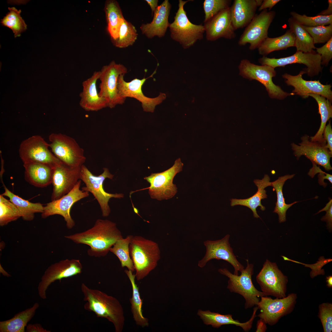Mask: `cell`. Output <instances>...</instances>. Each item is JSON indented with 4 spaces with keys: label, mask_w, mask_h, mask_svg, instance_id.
I'll use <instances>...</instances> for the list:
<instances>
[{
    "label": "cell",
    "mask_w": 332,
    "mask_h": 332,
    "mask_svg": "<svg viewBox=\"0 0 332 332\" xmlns=\"http://www.w3.org/2000/svg\"><path fill=\"white\" fill-rule=\"evenodd\" d=\"M206 38L214 41L221 38L231 39L236 34L231 22L230 7L220 12L205 22Z\"/></svg>",
    "instance_id": "23"
},
{
    "label": "cell",
    "mask_w": 332,
    "mask_h": 332,
    "mask_svg": "<svg viewBox=\"0 0 332 332\" xmlns=\"http://www.w3.org/2000/svg\"><path fill=\"white\" fill-rule=\"evenodd\" d=\"M256 332H265L267 329L266 324L261 318L257 322Z\"/></svg>",
    "instance_id": "52"
},
{
    "label": "cell",
    "mask_w": 332,
    "mask_h": 332,
    "mask_svg": "<svg viewBox=\"0 0 332 332\" xmlns=\"http://www.w3.org/2000/svg\"><path fill=\"white\" fill-rule=\"evenodd\" d=\"M297 298V294L294 293L283 298L274 299L267 296H262L257 305L260 310L257 316L266 324L274 325L282 317L293 311Z\"/></svg>",
    "instance_id": "13"
},
{
    "label": "cell",
    "mask_w": 332,
    "mask_h": 332,
    "mask_svg": "<svg viewBox=\"0 0 332 332\" xmlns=\"http://www.w3.org/2000/svg\"><path fill=\"white\" fill-rule=\"evenodd\" d=\"M326 285L329 288H332V275L326 277Z\"/></svg>",
    "instance_id": "55"
},
{
    "label": "cell",
    "mask_w": 332,
    "mask_h": 332,
    "mask_svg": "<svg viewBox=\"0 0 332 332\" xmlns=\"http://www.w3.org/2000/svg\"><path fill=\"white\" fill-rule=\"evenodd\" d=\"M148 4L149 5L152 10V14L153 15L155 10L158 6V0H145Z\"/></svg>",
    "instance_id": "54"
},
{
    "label": "cell",
    "mask_w": 332,
    "mask_h": 332,
    "mask_svg": "<svg viewBox=\"0 0 332 332\" xmlns=\"http://www.w3.org/2000/svg\"><path fill=\"white\" fill-rule=\"evenodd\" d=\"M246 260L247 266L240 272L239 275L231 273L225 268L219 269L218 271L229 278L227 288L230 291L239 294L243 297L245 300V308L247 309L257 306L259 298L266 296L254 285L252 280L254 265L249 263L248 259Z\"/></svg>",
    "instance_id": "4"
},
{
    "label": "cell",
    "mask_w": 332,
    "mask_h": 332,
    "mask_svg": "<svg viewBox=\"0 0 332 332\" xmlns=\"http://www.w3.org/2000/svg\"><path fill=\"white\" fill-rule=\"evenodd\" d=\"M313 167L311 168L308 173V174L312 177H313L316 174L319 173L318 175L319 178V182L321 184H322L324 182V179H326L329 180L330 182L332 183V176L329 174L327 173L322 171L318 167L316 164L312 162Z\"/></svg>",
    "instance_id": "47"
},
{
    "label": "cell",
    "mask_w": 332,
    "mask_h": 332,
    "mask_svg": "<svg viewBox=\"0 0 332 332\" xmlns=\"http://www.w3.org/2000/svg\"><path fill=\"white\" fill-rule=\"evenodd\" d=\"M138 34L135 27L124 19L120 27L118 36L112 40L116 47L125 48L132 45L137 39Z\"/></svg>",
    "instance_id": "39"
},
{
    "label": "cell",
    "mask_w": 332,
    "mask_h": 332,
    "mask_svg": "<svg viewBox=\"0 0 332 332\" xmlns=\"http://www.w3.org/2000/svg\"><path fill=\"white\" fill-rule=\"evenodd\" d=\"M281 1L280 0H264L259 7L258 10L262 11V10L269 9V10L270 11L271 8L274 6L278 2Z\"/></svg>",
    "instance_id": "51"
},
{
    "label": "cell",
    "mask_w": 332,
    "mask_h": 332,
    "mask_svg": "<svg viewBox=\"0 0 332 332\" xmlns=\"http://www.w3.org/2000/svg\"><path fill=\"white\" fill-rule=\"evenodd\" d=\"M104 10L107 22V30L112 40L118 36L121 23L124 19L118 2L115 0H107Z\"/></svg>",
    "instance_id": "34"
},
{
    "label": "cell",
    "mask_w": 332,
    "mask_h": 332,
    "mask_svg": "<svg viewBox=\"0 0 332 332\" xmlns=\"http://www.w3.org/2000/svg\"><path fill=\"white\" fill-rule=\"evenodd\" d=\"M258 308L257 306L253 309V312L251 317L245 322H240L239 320H235L231 314H222L218 313L212 312L209 310L203 311L199 310L197 314L202 320L204 323L207 325H211L215 328H218L225 325L232 324L240 326L245 331H248L252 326L253 322L256 316V312Z\"/></svg>",
    "instance_id": "27"
},
{
    "label": "cell",
    "mask_w": 332,
    "mask_h": 332,
    "mask_svg": "<svg viewBox=\"0 0 332 332\" xmlns=\"http://www.w3.org/2000/svg\"><path fill=\"white\" fill-rule=\"evenodd\" d=\"M259 62L262 65H267L274 69L292 64H303L306 66L307 68H305L306 73L310 77L318 75L322 69L321 56L314 50L307 53L296 51L292 55L279 58L263 56L259 59Z\"/></svg>",
    "instance_id": "19"
},
{
    "label": "cell",
    "mask_w": 332,
    "mask_h": 332,
    "mask_svg": "<svg viewBox=\"0 0 332 332\" xmlns=\"http://www.w3.org/2000/svg\"><path fill=\"white\" fill-rule=\"evenodd\" d=\"M192 1H179V8L174 17V20L168 27L172 38L179 42L184 49L189 48L198 40L203 39L205 32L202 25L194 24L190 22L184 9V5Z\"/></svg>",
    "instance_id": "5"
},
{
    "label": "cell",
    "mask_w": 332,
    "mask_h": 332,
    "mask_svg": "<svg viewBox=\"0 0 332 332\" xmlns=\"http://www.w3.org/2000/svg\"><path fill=\"white\" fill-rule=\"evenodd\" d=\"M100 72L99 96L105 100L108 107L110 108L123 104L126 99L118 94L117 81L120 75H125L127 73V68L123 65L117 64L113 61L109 65L103 66Z\"/></svg>",
    "instance_id": "9"
},
{
    "label": "cell",
    "mask_w": 332,
    "mask_h": 332,
    "mask_svg": "<svg viewBox=\"0 0 332 332\" xmlns=\"http://www.w3.org/2000/svg\"><path fill=\"white\" fill-rule=\"evenodd\" d=\"M256 280L266 296L271 295L277 298L286 296L288 278L279 269L276 263L267 259Z\"/></svg>",
    "instance_id": "12"
},
{
    "label": "cell",
    "mask_w": 332,
    "mask_h": 332,
    "mask_svg": "<svg viewBox=\"0 0 332 332\" xmlns=\"http://www.w3.org/2000/svg\"><path fill=\"white\" fill-rule=\"evenodd\" d=\"M295 37L293 32L290 29L283 35L275 38L267 37L258 48L259 53L266 56L275 51L287 49L294 46Z\"/></svg>",
    "instance_id": "31"
},
{
    "label": "cell",
    "mask_w": 332,
    "mask_h": 332,
    "mask_svg": "<svg viewBox=\"0 0 332 332\" xmlns=\"http://www.w3.org/2000/svg\"><path fill=\"white\" fill-rule=\"evenodd\" d=\"M288 22L290 29L295 35L294 46L296 51L310 52L315 49L312 38L303 25L292 17L288 19Z\"/></svg>",
    "instance_id": "35"
},
{
    "label": "cell",
    "mask_w": 332,
    "mask_h": 332,
    "mask_svg": "<svg viewBox=\"0 0 332 332\" xmlns=\"http://www.w3.org/2000/svg\"><path fill=\"white\" fill-rule=\"evenodd\" d=\"M9 12L1 20L2 26L11 29L14 34L15 38L20 36L22 33L27 29V26L21 17V10L15 7H9Z\"/></svg>",
    "instance_id": "40"
},
{
    "label": "cell",
    "mask_w": 332,
    "mask_h": 332,
    "mask_svg": "<svg viewBox=\"0 0 332 332\" xmlns=\"http://www.w3.org/2000/svg\"><path fill=\"white\" fill-rule=\"evenodd\" d=\"M81 166L71 167L61 162L53 168L51 201L58 199L73 188L80 180Z\"/></svg>",
    "instance_id": "21"
},
{
    "label": "cell",
    "mask_w": 332,
    "mask_h": 332,
    "mask_svg": "<svg viewBox=\"0 0 332 332\" xmlns=\"http://www.w3.org/2000/svg\"><path fill=\"white\" fill-rule=\"evenodd\" d=\"M0 273H1L4 276L7 277H9L11 276L10 275H9L3 269L2 266H1V264L0 267Z\"/></svg>",
    "instance_id": "56"
},
{
    "label": "cell",
    "mask_w": 332,
    "mask_h": 332,
    "mask_svg": "<svg viewBox=\"0 0 332 332\" xmlns=\"http://www.w3.org/2000/svg\"><path fill=\"white\" fill-rule=\"evenodd\" d=\"M136 278L143 279L157 265L160 251L157 243L139 235L133 236L129 245Z\"/></svg>",
    "instance_id": "3"
},
{
    "label": "cell",
    "mask_w": 332,
    "mask_h": 332,
    "mask_svg": "<svg viewBox=\"0 0 332 332\" xmlns=\"http://www.w3.org/2000/svg\"><path fill=\"white\" fill-rule=\"evenodd\" d=\"M270 178L267 175H265L262 180H255L254 182L258 188L256 193L247 199H231V206L240 205L247 207L252 211L254 217L259 218L257 213L256 208L258 207H260L262 211H263L265 209V207L262 205L261 201L262 200L267 197L266 191L265 188L268 186H271V182H270Z\"/></svg>",
    "instance_id": "29"
},
{
    "label": "cell",
    "mask_w": 332,
    "mask_h": 332,
    "mask_svg": "<svg viewBox=\"0 0 332 332\" xmlns=\"http://www.w3.org/2000/svg\"><path fill=\"white\" fill-rule=\"evenodd\" d=\"M328 6L327 9L322 11L317 15L329 16L332 15V0H328Z\"/></svg>",
    "instance_id": "53"
},
{
    "label": "cell",
    "mask_w": 332,
    "mask_h": 332,
    "mask_svg": "<svg viewBox=\"0 0 332 332\" xmlns=\"http://www.w3.org/2000/svg\"><path fill=\"white\" fill-rule=\"evenodd\" d=\"M306 73L304 68L296 75H292L287 73L282 75L287 85L294 88L291 93L293 95L296 94L306 98L309 97V94H315L325 97L332 102L331 85L322 84L319 80H305L303 79L302 75Z\"/></svg>",
    "instance_id": "22"
},
{
    "label": "cell",
    "mask_w": 332,
    "mask_h": 332,
    "mask_svg": "<svg viewBox=\"0 0 332 332\" xmlns=\"http://www.w3.org/2000/svg\"><path fill=\"white\" fill-rule=\"evenodd\" d=\"M323 136L327 142L326 147L331 153H332V129L330 121L326 126L323 134Z\"/></svg>",
    "instance_id": "49"
},
{
    "label": "cell",
    "mask_w": 332,
    "mask_h": 332,
    "mask_svg": "<svg viewBox=\"0 0 332 332\" xmlns=\"http://www.w3.org/2000/svg\"><path fill=\"white\" fill-rule=\"evenodd\" d=\"M239 74L250 81L256 80L265 87L269 97L279 100L284 99L292 94L284 91L275 85L272 78L276 75L275 69L267 65H259L252 63L247 59L242 60L239 66Z\"/></svg>",
    "instance_id": "7"
},
{
    "label": "cell",
    "mask_w": 332,
    "mask_h": 332,
    "mask_svg": "<svg viewBox=\"0 0 332 332\" xmlns=\"http://www.w3.org/2000/svg\"><path fill=\"white\" fill-rule=\"evenodd\" d=\"M82 266L79 259H66L51 264L45 271L38 287V294L42 299L47 298L46 291L55 281L81 273Z\"/></svg>",
    "instance_id": "16"
},
{
    "label": "cell",
    "mask_w": 332,
    "mask_h": 332,
    "mask_svg": "<svg viewBox=\"0 0 332 332\" xmlns=\"http://www.w3.org/2000/svg\"><path fill=\"white\" fill-rule=\"evenodd\" d=\"M290 14L298 23L307 27H314L332 24V15L308 16L305 14H300L294 11L291 12Z\"/></svg>",
    "instance_id": "42"
},
{
    "label": "cell",
    "mask_w": 332,
    "mask_h": 332,
    "mask_svg": "<svg viewBox=\"0 0 332 332\" xmlns=\"http://www.w3.org/2000/svg\"><path fill=\"white\" fill-rule=\"evenodd\" d=\"M3 184L5 192L1 195L9 198L19 211L24 220L31 221L34 219L35 213H42L44 207L42 204L32 203L22 198L10 191Z\"/></svg>",
    "instance_id": "32"
},
{
    "label": "cell",
    "mask_w": 332,
    "mask_h": 332,
    "mask_svg": "<svg viewBox=\"0 0 332 332\" xmlns=\"http://www.w3.org/2000/svg\"><path fill=\"white\" fill-rule=\"evenodd\" d=\"M21 217L19 211L10 200L0 195V225L3 226Z\"/></svg>",
    "instance_id": "41"
},
{
    "label": "cell",
    "mask_w": 332,
    "mask_h": 332,
    "mask_svg": "<svg viewBox=\"0 0 332 332\" xmlns=\"http://www.w3.org/2000/svg\"><path fill=\"white\" fill-rule=\"evenodd\" d=\"M103 172L101 174L94 175L84 164L81 166L80 180L85 184V186L81 188L84 191L91 192L97 200L100 206L102 216H108L111 209L108 202L112 198L121 199L124 197L122 193H109L104 190L103 184L106 178L112 180L114 175L111 174L109 169L103 168Z\"/></svg>",
    "instance_id": "6"
},
{
    "label": "cell",
    "mask_w": 332,
    "mask_h": 332,
    "mask_svg": "<svg viewBox=\"0 0 332 332\" xmlns=\"http://www.w3.org/2000/svg\"><path fill=\"white\" fill-rule=\"evenodd\" d=\"M303 26L312 38L314 44L326 43L332 38V24L314 27Z\"/></svg>",
    "instance_id": "44"
},
{
    "label": "cell",
    "mask_w": 332,
    "mask_h": 332,
    "mask_svg": "<svg viewBox=\"0 0 332 332\" xmlns=\"http://www.w3.org/2000/svg\"><path fill=\"white\" fill-rule=\"evenodd\" d=\"M49 140L52 152L63 163L71 167H79L85 162L84 150L73 138L61 133H52Z\"/></svg>",
    "instance_id": "10"
},
{
    "label": "cell",
    "mask_w": 332,
    "mask_h": 332,
    "mask_svg": "<svg viewBox=\"0 0 332 332\" xmlns=\"http://www.w3.org/2000/svg\"><path fill=\"white\" fill-rule=\"evenodd\" d=\"M314 98L317 101L318 109V113L321 118L320 127L315 134L310 137V140L313 141L326 142L323 136L324 128L327 121L332 117V105L329 100L325 97L315 94H309Z\"/></svg>",
    "instance_id": "36"
},
{
    "label": "cell",
    "mask_w": 332,
    "mask_h": 332,
    "mask_svg": "<svg viewBox=\"0 0 332 332\" xmlns=\"http://www.w3.org/2000/svg\"><path fill=\"white\" fill-rule=\"evenodd\" d=\"M184 164L180 158L177 159L173 165L160 172L152 173L144 179L150 184L148 193L152 199L161 201L173 197L177 192V188L173 183L176 175L182 171Z\"/></svg>",
    "instance_id": "8"
},
{
    "label": "cell",
    "mask_w": 332,
    "mask_h": 332,
    "mask_svg": "<svg viewBox=\"0 0 332 332\" xmlns=\"http://www.w3.org/2000/svg\"><path fill=\"white\" fill-rule=\"evenodd\" d=\"M323 211H326V214L322 218L321 220L322 221L326 222L327 227L329 229L331 230L332 225V204L331 199L330 200L329 203L326 204V206L322 210H320L318 213Z\"/></svg>",
    "instance_id": "48"
},
{
    "label": "cell",
    "mask_w": 332,
    "mask_h": 332,
    "mask_svg": "<svg viewBox=\"0 0 332 332\" xmlns=\"http://www.w3.org/2000/svg\"><path fill=\"white\" fill-rule=\"evenodd\" d=\"M171 5L168 0H165L158 6L153 13L152 20L150 23L142 24L140 29L143 34L149 38L155 36L164 37L170 24L168 18Z\"/></svg>",
    "instance_id": "25"
},
{
    "label": "cell",
    "mask_w": 332,
    "mask_h": 332,
    "mask_svg": "<svg viewBox=\"0 0 332 332\" xmlns=\"http://www.w3.org/2000/svg\"><path fill=\"white\" fill-rule=\"evenodd\" d=\"M295 174L286 175L279 177L275 181L271 182V186L275 190L277 195V202L274 212L277 213L279 215V222L280 223L286 221V212L289 208L294 204L298 202H294L291 204H286L283 193V188L285 182L288 179L293 178Z\"/></svg>",
    "instance_id": "37"
},
{
    "label": "cell",
    "mask_w": 332,
    "mask_h": 332,
    "mask_svg": "<svg viewBox=\"0 0 332 332\" xmlns=\"http://www.w3.org/2000/svg\"><path fill=\"white\" fill-rule=\"evenodd\" d=\"M276 14L274 11L264 10L256 14L246 27L238 42L239 46L250 44L251 50L258 49L263 42L268 37L269 28Z\"/></svg>",
    "instance_id": "14"
},
{
    "label": "cell",
    "mask_w": 332,
    "mask_h": 332,
    "mask_svg": "<svg viewBox=\"0 0 332 332\" xmlns=\"http://www.w3.org/2000/svg\"><path fill=\"white\" fill-rule=\"evenodd\" d=\"M262 0H235L230 7L231 20L235 30L246 27L256 14Z\"/></svg>",
    "instance_id": "26"
},
{
    "label": "cell",
    "mask_w": 332,
    "mask_h": 332,
    "mask_svg": "<svg viewBox=\"0 0 332 332\" xmlns=\"http://www.w3.org/2000/svg\"><path fill=\"white\" fill-rule=\"evenodd\" d=\"M124 272L130 282L132 288V295L129 301L134 320L137 325L142 327H148L149 325L148 320L143 314V300L140 297L139 287L136 283L135 275L132 271L128 269L125 270Z\"/></svg>",
    "instance_id": "33"
},
{
    "label": "cell",
    "mask_w": 332,
    "mask_h": 332,
    "mask_svg": "<svg viewBox=\"0 0 332 332\" xmlns=\"http://www.w3.org/2000/svg\"><path fill=\"white\" fill-rule=\"evenodd\" d=\"M301 141L298 144L294 143L291 144L294 154L297 160L304 156L312 162L322 166L326 171L332 170L330 160L332 153L327 147L326 142L312 141L306 134L301 137Z\"/></svg>",
    "instance_id": "18"
},
{
    "label": "cell",
    "mask_w": 332,
    "mask_h": 332,
    "mask_svg": "<svg viewBox=\"0 0 332 332\" xmlns=\"http://www.w3.org/2000/svg\"><path fill=\"white\" fill-rule=\"evenodd\" d=\"M27 332H50L51 331L44 329L40 324H29L26 326Z\"/></svg>",
    "instance_id": "50"
},
{
    "label": "cell",
    "mask_w": 332,
    "mask_h": 332,
    "mask_svg": "<svg viewBox=\"0 0 332 332\" xmlns=\"http://www.w3.org/2000/svg\"><path fill=\"white\" fill-rule=\"evenodd\" d=\"M230 236L229 234H227L219 240L204 241L205 254L203 258L199 261L198 266L203 268L208 262L213 259L223 260L233 266L234 269V274L238 275V272H241L244 267L238 261L233 252L229 242Z\"/></svg>",
    "instance_id": "20"
},
{
    "label": "cell",
    "mask_w": 332,
    "mask_h": 332,
    "mask_svg": "<svg viewBox=\"0 0 332 332\" xmlns=\"http://www.w3.org/2000/svg\"><path fill=\"white\" fill-rule=\"evenodd\" d=\"M39 306L36 302L31 307L20 312L12 318L0 322V332H24L25 327L34 316Z\"/></svg>",
    "instance_id": "30"
},
{
    "label": "cell",
    "mask_w": 332,
    "mask_h": 332,
    "mask_svg": "<svg viewBox=\"0 0 332 332\" xmlns=\"http://www.w3.org/2000/svg\"><path fill=\"white\" fill-rule=\"evenodd\" d=\"M156 73V70L152 74L147 78L144 77L140 79L135 78L130 82H126L124 79V76L120 75L118 79L117 88L119 95L126 99L127 97L135 98L141 103L144 111L153 113L156 106L161 103L165 99L164 93H160V95L155 98H150L146 96L143 93L142 86L147 79L152 77Z\"/></svg>",
    "instance_id": "17"
},
{
    "label": "cell",
    "mask_w": 332,
    "mask_h": 332,
    "mask_svg": "<svg viewBox=\"0 0 332 332\" xmlns=\"http://www.w3.org/2000/svg\"><path fill=\"white\" fill-rule=\"evenodd\" d=\"M25 179L37 187H46L52 184L53 168L45 164L30 163L23 164Z\"/></svg>",
    "instance_id": "28"
},
{
    "label": "cell",
    "mask_w": 332,
    "mask_h": 332,
    "mask_svg": "<svg viewBox=\"0 0 332 332\" xmlns=\"http://www.w3.org/2000/svg\"><path fill=\"white\" fill-rule=\"evenodd\" d=\"M100 72L95 71L92 76L82 83V90L79 94L80 106L87 111H97L108 107L107 102L99 95L97 82Z\"/></svg>",
    "instance_id": "24"
},
{
    "label": "cell",
    "mask_w": 332,
    "mask_h": 332,
    "mask_svg": "<svg viewBox=\"0 0 332 332\" xmlns=\"http://www.w3.org/2000/svg\"><path fill=\"white\" fill-rule=\"evenodd\" d=\"M49 144L41 136H32L23 140L19 148V156L23 164L37 163L54 168L61 162L49 149Z\"/></svg>",
    "instance_id": "11"
},
{
    "label": "cell",
    "mask_w": 332,
    "mask_h": 332,
    "mask_svg": "<svg viewBox=\"0 0 332 332\" xmlns=\"http://www.w3.org/2000/svg\"><path fill=\"white\" fill-rule=\"evenodd\" d=\"M65 237L77 244L88 245L89 256L101 257L106 256L116 242L123 237L115 223L98 219L91 228Z\"/></svg>",
    "instance_id": "1"
},
{
    "label": "cell",
    "mask_w": 332,
    "mask_h": 332,
    "mask_svg": "<svg viewBox=\"0 0 332 332\" xmlns=\"http://www.w3.org/2000/svg\"><path fill=\"white\" fill-rule=\"evenodd\" d=\"M318 317L320 320L324 332L332 331V304L323 303L318 306Z\"/></svg>",
    "instance_id": "45"
},
{
    "label": "cell",
    "mask_w": 332,
    "mask_h": 332,
    "mask_svg": "<svg viewBox=\"0 0 332 332\" xmlns=\"http://www.w3.org/2000/svg\"><path fill=\"white\" fill-rule=\"evenodd\" d=\"M231 2L229 0H205L203 3L205 15L204 22L229 7Z\"/></svg>",
    "instance_id": "43"
},
{
    "label": "cell",
    "mask_w": 332,
    "mask_h": 332,
    "mask_svg": "<svg viewBox=\"0 0 332 332\" xmlns=\"http://www.w3.org/2000/svg\"><path fill=\"white\" fill-rule=\"evenodd\" d=\"M315 49L321 56V65L327 66L332 58V38L323 46Z\"/></svg>",
    "instance_id": "46"
},
{
    "label": "cell",
    "mask_w": 332,
    "mask_h": 332,
    "mask_svg": "<svg viewBox=\"0 0 332 332\" xmlns=\"http://www.w3.org/2000/svg\"><path fill=\"white\" fill-rule=\"evenodd\" d=\"M133 235H129L117 240L110 249V251L114 254L119 259L121 267H126L133 272L134 268L130 257L129 245Z\"/></svg>",
    "instance_id": "38"
},
{
    "label": "cell",
    "mask_w": 332,
    "mask_h": 332,
    "mask_svg": "<svg viewBox=\"0 0 332 332\" xmlns=\"http://www.w3.org/2000/svg\"><path fill=\"white\" fill-rule=\"evenodd\" d=\"M81 180H79L73 188L68 193L58 199L51 201L44 207L41 213L43 218L58 215L62 216L69 229L73 228L75 223L70 214L71 208L74 203L89 195V192L80 189Z\"/></svg>",
    "instance_id": "15"
},
{
    "label": "cell",
    "mask_w": 332,
    "mask_h": 332,
    "mask_svg": "<svg viewBox=\"0 0 332 332\" xmlns=\"http://www.w3.org/2000/svg\"><path fill=\"white\" fill-rule=\"evenodd\" d=\"M1 155H2L1 154V151H0V156H1V163H2L1 171V172H0V175H1H1L2 176V174L4 172V168H3L4 160H3V159L2 158Z\"/></svg>",
    "instance_id": "57"
},
{
    "label": "cell",
    "mask_w": 332,
    "mask_h": 332,
    "mask_svg": "<svg viewBox=\"0 0 332 332\" xmlns=\"http://www.w3.org/2000/svg\"><path fill=\"white\" fill-rule=\"evenodd\" d=\"M81 289L86 302L85 310L94 312L98 317L104 318L113 325L116 332H121L125 318L122 306L118 300L98 290L82 283Z\"/></svg>",
    "instance_id": "2"
}]
</instances>
